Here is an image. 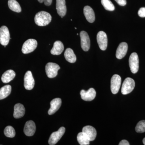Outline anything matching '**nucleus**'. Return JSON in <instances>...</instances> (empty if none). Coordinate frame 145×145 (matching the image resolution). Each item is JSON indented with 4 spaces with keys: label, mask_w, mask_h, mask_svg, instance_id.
<instances>
[{
    "label": "nucleus",
    "mask_w": 145,
    "mask_h": 145,
    "mask_svg": "<svg viewBox=\"0 0 145 145\" xmlns=\"http://www.w3.org/2000/svg\"><path fill=\"white\" fill-rule=\"evenodd\" d=\"M52 20V17L50 13L44 11L39 12L34 18L35 24L40 26H46L49 24Z\"/></svg>",
    "instance_id": "obj_1"
},
{
    "label": "nucleus",
    "mask_w": 145,
    "mask_h": 145,
    "mask_svg": "<svg viewBox=\"0 0 145 145\" xmlns=\"http://www.w3.org/2000/svg\"><path fill=\"white\" fill-rule=\"evenodd\" d=\"M135 86V81L132 78H127L123 82L121 88V93L123 95H127L130 93Z\"/></svg>",
    "instance_id": "obj_2"
},
{
    "label": "nucleus",
    "mask_w": 145,
    "mask_h": 145,
    "mask_svg": "<svg viewBox=\"0 0 145 145\" xmlns=\"http://www.w3.org/2000/svg\"><path fill=\"white\" fill-rule=\"evenodd\" d=\"M38 43L35 39H29L24 43L22 48V52L26 54L34 51L37 46Z\"/></svg>",
    "instance_id": "obj_3"
},
{
    "label": "nucleus",
    "mask_w": 145,
    "mask_h": 145,
    "mask_svg": "<svg viewBox=\"0 0 145 145\" xmlns=\"http://www.w3.org/2000/svg\"><path fill=\"white\" fill-rule=\"evenodd\" d=\"M59 66L53 63H48L46 65L45 71L47 76L50 78H55L58 74V71L60 69Z\"/></svg>",
    "instance_id": "obj_4"
},
{
    "label": "nucleus",
    "mask_w": 145,
    "mask_h": 145,
    "mask_svg": "<svg viewBox=\"0 0 145 145\" xmlns=\"http://www.w3.org/2000/svg\"><path fill=\"white\" fill-rule=\"evenodd\" d=\"M129 62L131 72L134 74L137 73L139 70V60L138 55L136 52H133L131 54Z\"/></svg>",
    "instance_id": "obj_5"
},
{
    "label": "nucleus",
    "mask_w": 145,
    "mask_h": 145,
    "mask_svg": "<svg viewBox=\"0 0 145 145\" xmlns=\"http://www.w3.org/2000/svg\"><path fill=\"white\" fill-rule=\"evenodd\" d=\"M65 131V129L64 127H60L57 131L52 133L50 135L48 140L49 144L50 145L56 144L64 134Z\"/></svg>",
    "instance_id": "obj_6"
},
{
    "label": "nucleus",
    "mask_w": 145,
    "mask_h": 145,
    "mask_svg": "<svg viewBox=\"0 0 145 145\" xmlns=\"http://www.w3.org/2000/svg\"><path fill=\"white\" fill-rule=\"evenodd\" d=\"M110 82V89L112 93L113 94H117L119 92L121 83V79L119 75L115 74L112 77Z\"/></svg>",
    "instance_id": "obj_7"
},
{
    "label": "nucleus",
    "mask_w": 145,
    "mask_h": 145,
    "mask_svg": "<svg viewBox=\"0 0 145 145\" xmlns=\"http://www.w3.org/2000/svg\"><path fill=\"white\" fill-rule=\"evenodd\" d=\"M10 40V34L7 27L2 26L0 28V43L6 46Z\"/></svg>",
    "instance_id": "obj_8"
},
{
    "label": "nucleus",
    "mask_w": 145,
    "mask_h": 145,
    "mask_svg": "<svg viewBox=\"0 0 145 145\" xmlns=\"http://www.w3.org/2000/svg\"><path fill=\"white\" fill-rule=\"evenodd\" d=\"M97 41L99 48L102 50L106 49L108 39L106 34L103 31H100L97 35Z\"/></svg>",
    "instance_id": "obj_9"
},
{
    "label": "nucleus",
    "mask_w": 145,
    "mask_h": 145,
    "mask_svg": "<svg viewBox=\"0 0 145 145\" xmlns=\"http://www.w3.org/2000/svg\"><path fill=\"white\" fill-rule=\"evenodd\" d=\"M81 45L82 49L84 51H88L90 47V40L88 34L85 31H82L80 33Z\"/></svg>",
    "instance_id": "obj_10"
},
{
    "label": "nucleus",
    "mask_w": 145,
    "mask_h": 145,
    "mask_svg": "<svg viewBox=\"0 0 145 145\" xmlns=\"http://www.w3.org/2000/svg\"><path fill=\"white\" fill-rule=\"evenodd\" d=\"M35 81L31 71H27L24 78V86L27 90H31L34 88Z\"/></svg>",
    "instance_id": "obj_11"
},
{
    "label": "nucleus",
    "mask_w": 145,
    "mask_h": 145,
    "mask_svg": "<svg viewBox=\"0 0 145 145\" xmlns=\"http://www.w3.org/2000/svg\"><path fill=\"white\" fill-rule=\"evenodd\" d=\"M96 91L93 88H89L87 91L82 89L80 91L81 98L86 101H92L96 97Z\"/></svg>",
    "instance_id": "obj_12"
},
{
    "label": "nucleus",
    "mask_w": 145,
    "mask_h": 145,
    "mask_svg": "<svg viewBox=\"0 0 145 145\" xmlns=\"http://www.w3.org/2000/svg\"><path fill=\"white\" fill-rule=\"evenodd\" d=\"M36 130V125L33 121H27L25 123L24 128V133L26 136H33L35 133Z\"/></svg>",
    "instance_id": "obj_13"
},
{
    "label": "nucleus",
    "mask_w": 145,
    "mask_h": 145,
    "mask_svg": "<svg viewBox=\"0 0 145 145\" xmlns=\"http://www.w3.org/2000/svg\"><path fill=\"white\" fill-rule=\"evenodd\" d=\"M128 45L125 42L121 43L117 48L116 52L117 59H121L125 56L127 52Z\"/></svg>",
    "instance_id": "obj_14"
},
{
    "label": "nucleus",
    "mask_w": 145,
    "mask_h": 145,
    "mask_svg": "<svg viewBox=\"0 0 145 145\" xmlns=\"http://www.w3.org/2000/svg\"><path fill=\"white\" fill-rule=\"evenodd\" d=\"M65 0H56V9L59 16L63 18L67 13V7Z\"/></svg>",
    "instance_id": "obj_15"
},
{
    "label": "nucleus",
    "mask_w": 145,
    "mask_h": 145,
    "mask_svg": "<svg viewBox=\"0 0 145 145\" xmlns=\"http://www.w3.org/2000/svg\"><path fill=\"white\" fill-rule=\"evenodd\" d=\"M61 104V99L60 98H56L53 99L50 102V108L48 111V114L52 115L55 113L59 109Z\"/></svg>",
    "instance_id": "obj_16"
},
{
    "label": "nucleus",
    "mask_w": 145,
    "mask_h": 145,
    "mask_svg": "<svg viewBox=\"0 0 145 145\" xmlns=\"http://www.w3.org/2000/svg\"><path fill=\"white\" fill-rule=\"evenodd\" d=\"M82 132L85 133L90 141L95 140L97 135V132L96 129L91 126L88 125L84 127Z\"/></svg>",
    "instance_id": "obj_17"
},
{
    "label": "nucleus",
    "mask_w": 145,
    "mask_h": 145,
    "mask_svg": "<svg viewBox=\"0 0 145 145\" xmlns=\"http://www.w3.org/2000/svg\"><path fill=\"white\" fill-rule=\"evenodd\" d=\"M84 15L89 22L92 23L95 21V16L94 11L90 7L86 6L84 8Z\"/></svg>",
    "instance_id": "obj_18"
},
{
    "label": "nucleus",
    "mask_w": 145,
    "mask_h": 145,
    "mask_svg": "<svg viewBox=\"0 0 145 145\" xmlns=\"http://www.w3.org/2000/svg\"><path fill=\"white\" fill-rule=\"evenodd\" d=\"M25 113V108L23 105L20 103L16 104L14 107L13 117L16 119H20L23 117Z\"/></svg>",
    "instance_id": "obj_19"
},
{
    "label": "nucleus",
    "mask_w": 145,
    "mask_h": 145,
    "mask_svg": "<svg viewBox=\"0 0 145 145\" xmlns=\"http://www.w3.org/2000/svg\"><path fill=\"white\" fill-rule=\"evenodd\" d=\"M64 49L63 44L60 41L54 42L50 53L53 55H59L62 53Z\"/></svg>",
    "instance_id": "obj_20"
},
{
    "label": "nucleus",
    "mask_w": 145,
    "mask_h": 145,
    "mask_svg": "<svg viewBox=\"0 0 145 145\" xmlns=\"http://www.w3.org/2000/svg\"><path fill=\"white\" fill-rule=\"evenodd\" d=\"M16 72L13 70H8L3 74L2 81L4 83H8L12 81L16 76Z\"/></svg>",
    "instance_id": "obj_21"
},
{
    "label": "nucleus",
    "mask_w": 145,
    "mask_h": 145,
    "mask_svg": "<svg viewBox=\"0 0 145 145\" xmlns=\"http://www.w3.org/2000/svg\"><path fill=\"white\" fill-rule=\"evenodd\" d=\"M64 56L66 60L70 63H74L76 61V55L73 50L70 48L66 50L64 53Z\"/></svg>",
    "instance_id": "obj_22"
},
{
    "label": "nucleus",
    "mask_w": 145,
    "mask_h": 145,
    "mask_svg": "<svg viewBox=\"0 0 145 145\" xmlns=\"http://www.w3.org/2000/svg\"><path fill=\"white\" fill-rule=\"evenodd\" d=\"M11 91V87L9 85L4 86L0 89V100L5 99L10 95Z\"/></svg>",
    "instance_id": "obj_23"
},
{
    "label": "nucleus",
    "mask_w": 145,
    "mask_h": 145,
    "mask_svg": "<svg viewBox=\"0 0 145 145\" xmlns=\"http://www.w3.org/2000/svg\"><path fill=\"white\" fill-rule=\"evenodd\" d=\"M77 140L78 143L81 145H88L89 144L90 140L85 133L82 131L79 133L77 136Z\"/></svg>",
    "instance_id": "obj_24"
},
{
    "label": "nucleus",
    "mask_w": 145,
    "mask_h": 145,
    "mask_svg": "<svg viewBox=\"0 0 145 145\" xmlns=\"http://www.w3.org/2000/svg\"><path fill=\"white\" fill-rule=\"evenodd\" d=\"M8 5L10 10L14 12L20 13L22 11L20 5L16 0H8Z\"/></svg>",
    "instance_id": "obj_25"
},
{
    "label": "nucleus",
    "mask_w": 145,
    "mask_h": 145,
    "mask_svg": "<svg viewBox=\"0 0 145 145\" xmlns=\"http://www.w3.org/2000/svg\"><path fill=\"white\" fill-rule=\"evenodd\" d=\"M101 3L106 10L113 11L115 9L114 5L110 0H101Z\"/></svg>",
    "instance_id": "obj_26"
},
{
    "label": "nucleus",
    "mask_w": 145,
    "mask_h": 145,
    "mask_svg": "<svg viewBox=\"0 0 145 145\" xmlns=\"http://www.w3.org/2000/svg\"><path fill=\"white\" fill-rule=\"evenodd\" d=\"M5 135L6 137L13 138L15 137L16 135V131L13 127L10 126H8L6 127L4 131Z\"/></svg>",
    "instance_id": "obj_27"
},
{
    "label": "nucleus",
    "mask_w": 145,
    "mask_h": 145,
    "mask_svg": "<svg viewBox=\"0 0 145 145\" xmlns=\"http://www.w3.org/2000/svg\"><path fill=\"white\" fill-rule=\"evenodd\" d=\"M135 131L138 133L145 132V120H142L137 123L135 127Z\"/></svg>",
    "instance_id": "obj_28"
},
{
    "label": "nucleus",
    "mask_w": 145,
    "mask_h": 145,
    "mask_svg": "<svg viewBox=\"0 0 145 145\" xmlns=\"http://www.w3.org/2000/svg\"><path fill=\"white\" fill-rule=\"evenodd\" d=\"M138 15L141 18H145V7H142L139 9L138 10Z\"/></svg>",
    "instance_id": "obj_29"
},
{
    "label": "nucleus",
    "mask_w": 145,
    "mask_h": 145,
    "mask_svg": "<svg viewBox=\"0 0 145 145\" xmlns=\"http://www.w3.org/2000/svg\"><path fill=\"white\" fill-rule=\"evenodd\" d=\"M119 5L124 6L127 4L126 0H115Z\"/></svg>",
    "instance_id": "obj_30"
},
{
    "label": "nucleus",
    "mask_w": 145,
    "mask_h": 145,
    "mask_svg": "<svg viewBox=\"0 0 145 145\" xmlns=\"http://www.w3.org/2000/svg\"><path fill=\"white\" fill-rule=\"evenodd\" d=\"M119 145H129V142L126 140H122L119 144Z\"/></svg>",
    "instance_id": "obj_31"
},
{
    "label": "nucleus",
    "mask_w": 145,
    "mask_h": 145,
    "mask_svg": "<svg viewBox=\"0 0 145 145\" xmlns=\"http://www.w3.org/2000/svg\"><path fill=\"white\" fill-rule=\"evenodd\" d=\"M44 3L45 5L46 6H50L51 5L52 3V0H44Z\"/></svg>",
    "instance_id": "obj_32"
},
{
    "label": "nucleus",
    "mask_w": 145,
    "mask_h": 145,
    "mask_svg": "<svg viewBox=\"0 0 145 145\" xmlns=\"http://www.w3.org/2000/svg\"><path fill=\"white\" fill-rule=\"evenodd\" d=\"M39 1V2L40 3H42L44 2V0H38Z\"/></svg>",
    "instance_id": "obj_33"
},
{
    "label": "nucleus",
    "mask_w": 145,
    "mask_h": 145,
    "mask_svg": "<svg viewBox=\"0 0 145 145\" xmlns=\"http://www.w3.org/2000/svg\"><path fill=\"white\" fill-rule=\"evenodd\" d=\"M143 144H144L145 145V137L144 138V139H143Z\"/></svg>",
    "instance_id": "obj_34"
}]
</instances>
